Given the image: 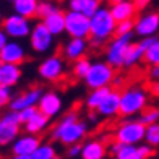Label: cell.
Segmentation results:
<instances>
[{
    "label": "cell",
    "mask_w": 159,
    "mask_h": 159,
    "mask_svg": "<svg viewBox=\"0 0 159 159\" xmlns=\"http://www.w3.org/2000/svg\"><path fill=\"white\" fill-rule=\"evenodd\" d=\"M39 109H36V107H26V109L20 111L18 112V117H20V124H26L28 120H31V117L38 112Z\"/></svg>",
    "instance_id": "obj_34"
},
{
    "label": "cell",
    "mask_w": 159,
    "mask_h": 159,
    "mask_svg": "<svg viewBox=\"0 0 159 159\" xmlns=\"http://www.w3.org/2000/svg\"><path fill=\"white\" fill-rule=\"evenodd\" d=\"M2 28L7 34L13 36V38H23L30 33V25H28V18L21 15H13L2 21Z\"/></svg>",
    "instance_id": "obj_7"
},
{
    "label": "cell",
    "mask_w": 159,
    "mask_h": 159,
    "mask_svg": "<svg viewBox=\"0 0 159 159\" xmlns=\"http://www.w3.org/2000/svg\"><path fill=\"white\" fill-rule=\"evenodd\" d=\"M65 30L71 38H89L91 33V18L81 11L70 10L65 15Z\"/></svg>",
    "instance_id": "obj_3"
},
{
    "label": "cell",
    "mask_w": 159,
    "mask_h": 159,
    "mask_svg": "<svg viewBox=\"0 0 159 159\" xmlns=\"http://www.w3.org/2000/svg\"><path fill=\"white\" fill-rule=\"evenodd\" d=\"M0 59L3 63L20 65L21 62H25V54L18 44H5V47L0 50Z\"/></svg>",
    "instance_id": "obj_15"
},
{
    "label": "cell",
    "mask_w": 159,
    "mask_h": 159,
    "mask_svg": "<svg viewBox=\"0 0 159 159\" xmlns=\"http://www.w3.org/2000/svg\"><path fill=\"white\" fill-rule=\"evenodd\" d=\"M47 122H49V115H46V114H42L41 111H38L31 117V120L26 122V130L30 133H38V132H41V130L47 125Z\"/></svg>",
    "instance_id": "obj_23"
},
{
    "label": "cell",
    "mask_w": 159,
    "mask_h": 159,
    "mask_svg": "<svg viewBox=\"0 0 159 159\" xmlns=\"http://www.w3.org/2000/svg\"><path fill=\"white\" fill-rule=\"evenodd\" d=\"M111 91H112V89H111V88H107V86L98 88V89L89 96V99H88V107H89V109L98 111V107L104 102V99L109 96V93H111Z\"/></svg>",
    "instance_id": "obj_26"
},
{
    "label": "cell",
    "mask_w": 159,
    "mask_h": 159,
    "mask_svg": "<svg viewBox=\"0 0 159 159\" xmlns=\"http://www.w3.org/2000/svg\"><path fill=\"white\" fill-rule=\"evenodd\" d=\"M39 143H41V140L36 138V136H26V138H21L15 144L13 153L15 154H28V156H31L34 151L39 148Z\"/></svg>",
    "instance_id": "obj_21"
},
{
    "label": "cell",
    "mask_w": 159,
    "mask_h": 159,
    "mask_svg": "<svg viewBox=\"0 0 159 159\" xmlns=\"http://www.w3.org/2000/svg\"><path fill=\"white\" fill-rule=\"evenodd\" d=\"M65 15H67V13H63L60 10H55V11L50 13L47 18L42 20V23L49 28V31L52 34H59L65 30Z\"/></svg>",
    "instance_id": "obj_19"
},
{
    "label": "cell",
    "mask_w": 159,
    "mask_h": 159,
    "mask_svg": "<svg viewBox=\"0 0 159 159\" xmlns=\"http://www.w3.org/2000/svg\"><path fill=\"white\" fill-rule=\"evenodd\" d=\"M84 135V124H78L76 122V115L75 114H68L59 125L55 127L52 138L60 140L65 144H71L76 140H80Z\"/></svg>",
    "instance_id": "obj_2"
},
{
    "label": "cell",
    "mask_w": 159,
    "mask_h": 159,
    "mask_svg": "<svg viewBox=\"0 0 159 159\" xmlns=\"http://www.w3.org/2000/svg\"><path fill=\"white\" fill-rule=\"evenodd\" d=\"M159 28V13H149V15L141 16L135 25V30L141 36H148L153 34Z\"/></svg>",
    "instance_id": "obj_13"
},
{
    "label": "cell",
    "mask_w": 159,
    "mask_h": 159,
    "mask_svg": "<svg viewBox=\"0 0 159 159\" xmlns=\"http://www.w3.org/2000/svg\"><path fill=\"white\" fill-rule=\"evenodd\" d=\"M120 91L112 89L109 93V96L104 99V102L98 107V112L104 114V115H111V114H117L119 107H120Z\"/></svg>",
    "instance_id": "obj_18"
},
{
    "label": "cell",
    "mask_w": 159,
    "mask_h": 159,
    "mask_svg": "<svg viewBox=\"0 0 159 159\" xmlns=\"http://www.w3.org/2000/svg\"><path fill=\"white\" fill-rule=\"evenodd\" d=\"M20 75H21V71L18 68V65L2 63V67H0V84H2V86L15 84L18 81Z\"/></svg>",
    "instance_id": "obj_17"
},
{
    "label": "cell",
    "mask_w": 159,
    "mask_h": 159,
    "mask_svg": "<svg viewBox=\"0 0 159 159\" xmlns=\"http://www.w3.org/2000/svg\"><path fill=\"white\" fill-rule=\"evenodd\" d=\"M111 13H112V16L117 23L119 21H125V20H133L135 13H136V5H135V2L124 0V2H119V3L112 5Z\"/></svg>",
    "instance_id": "obj_12"
},
{
    "label": "cell",
    "mask_w": 159,
    "mask_h": 159,
    "mask_svg": "<svg viewBox=\"0 0 159 159\" xmlns=\"http://www.w3.org/2000/svg\"><path fill=\"white\" fill-rule=\"evenodd\" d=\"M10 102V89L8 86H2L0 84V107H3L5 104Z\"/></svg>",
    "instance_id": "obj_36"
},
{
    "label": "cell",
    "mask_w": 159,
    "mask_h": 159,
    "mask_svg": "<svg viewBox=\"0 0 159 159\" xmlns=\"http://www.w3.org/2000/svg\"><path fill=\"white\" fill-rule=\"evenodd\" d=\"M114 65H106V63H96V65H91V68L86 75V83L91 88H102L107 83L112 81V78L115 75V70L112 68Z\"/></svg>",
    "instance_id": "obj_4"
},
{
    "label": "cell",
    "mask_w": 159,
    "mask_h": 159,
    "mask_svg": "<svg viewBox=\"0 0 159 159\" xmlns=\"http://www.w3.org/2000/svg\"><path fill=\"white\" fill-rule=\"evenodd\" d=\"M146 140L149 144H159V125H151L146 130Z\"/></svg>",
    "instance_id": "obj_33"
},
{
    "label": "cell",
    "mask_w": 159,
    "mask_h": 159,
    "mask_svg": "<svg viewBox=\"0 0 159 159\" xmlns=\"http://www.w3.org/2000/svg\"><path fill=\"white\" fill-rule=\"evenodd\" d=\"M7 44V38H5V31H0V50H2Z\"/></svg>",
    "instance_id": "obj_39"
},
{
    "label": "cell",
    "mask_w": 159,
    "mask_h": 159,
    "mask_svg": "<svg viewBox=\"0 0 159 159\" xmlns=\"http://www.w3.org/2000/svg\"><path fill=\"white\" fill-rule=\"evenodd\" d=\"M38 0H15V10L18 15L25 18H33L36 16L38 11Z\"/></svg>",
    "instance_id": "obj_22"
},
{
    "label": "cell",
    "mask_w": 159,
    "mask_h": 159,
    "mask_svg": "<svg viewBox=\"0 0 159 159\" xmlns=\"http://www.w3.org/2000/svg\"><path fill=\"white\" fill-rule=\"evenodd\" d=\"M144 62H148L151 65H159V41H154L143 54Z\"/></svg>",
    "instance_id": "obj_27"
},
{
    "label": "cell",
    "mask_w": 159,
    "mask_h": 159,
    "mask_svg": "<svg viewBox=\"0 0 159 159\" xmlns=\"http://www.w3.org/2000/svg\"><path fill=\"white\" fill-rule=\"evenodd\" d=\"M55 10H57V8H55L52 3H49V2H41V3L38 5V11H36V16L44 20V18H47L50 13L55 11Z\"/></svg>",
    "instance_id": "obj_32"
},
{
    "label": "cell",
    "mask_w": 159,
    "mask_h": 159,
    "mask_svg": "<svg viewBox=\"0 0 159 159\" xmlns=\"http://www.w3.org/2000/svg\"><path fill=\"white\" fill-rule=\"evenodd\" d=\"M154 41H156V39H146V41L140 42V44H128V47H127V50H125V55H124V65H132V63H135V62L144 54V50H146L151 44H153Z\"/></svg>",
    "instance_id": "obj_14"
},
{
    "label": "cell",
    "mask_w": 159,
    "mask_h": 159,
    "mask_svg": "<svg viewBox=\"0 0 159 159\" xmlns=\"http://www.w3.org/2000/svg\"><path fill=\"white\" fill-rule=\"evenodd\" d=\"M38 109H39L42 114H46V115H49V117H52V115L60 109V99H59V96L54 94V93H47V94H44V98L41 99Z\"/></svg>",
    "instance_id": "obj_20"
},
{
    "label": "cell",
    "mask_w": 159,
    "mask_h": 159,
    "mask_svg": "<svg viewBox=\"0 0 159 159\" xmlns=\"http://www.w3.org/2000/svg\"><path fill=\"white\" fill-rule=\"evenodd\" d=\"M18 125H20L18 112L16 114L13 112L0 120V144H7L15 138V135L18 133V128H20Z\"/></svg>",
    "instance_id": "obj_8"
},
{
    "label": "cell",
    "mask_w": 159,
    "mask_h": 159,
    "mask_svg": "<svg viewBox=\"0 0 159 159\" xmlns=\"http://www.w3.org/2000/svg\"><path fill=\"white\" fill-rule=\"evenodd\" d=\"M157 67H159V65H157Z\"/></svg>",
    "instance_id": "obj_46"
},
{
    "label": "cell",
    "mask_w": 159,
    "mask_h": 159,
    "mask_svg": "<svg viewBox=\"0 0 159 159\" xmlns=\"http://www.w3.org/2000/svg\"><path fill=\"white\" fill-rule=\"evenodd\" d=\"M39 73L42 78L50 80V81H57V80L62 78V62L59 57H52V59L46 60L41 65Z\"/></svg>",
    "instance_id": "obj_11"
},
{
    "label": "cell",
    "mask_w": 159,
    "mask_h": 159,
    "mask_svg": "<svg viewBox=\"0 0 159 159\" xmlns=\"http://www.w3.org/2000/svg\"><path fill=\"white\" fill-rule=\"evenodd\" d=\"M55 157V153L50 146H39L31 154V159H52Z\"/></svg>",
    "instance_id": "obj_31"
},
{
    "label": "cell",
    "mask_w": 159,
    "mask_h": 159,
    "mask_svg": "<svg viewBox=\"0 0 159 159\" xmlns=\"http://www.w3.org/2000/svg\"><path fill=\"white\" fill-rule=\"evenodd\" d=\"M11 2H15V0H11Z\"/></svg>",
    "instance_id": "obj_45"
},
{
    "label": "cell",
    "mask_w": 159,
    "mask_h": 159,
    "mask_svg": "<svg viewBox=\"0 0 159 159\" xmlns=\"http://www.w3.org/2000/svg\"><path fill=\"white\" fill-rule=\"evenodd\" d=\"M2 63H3V62H2V59H0V67H2Z\"/></svg>",
    "instance_id": "obj_43"
},
{
    "label": "cell",
    "mask_w": 159,
    "mask_h": 159,
    "mask_svg": "<svg viewBox=\"0 0 159 159\" xmlns=\"http://www.w3.org/2000/svg\"><path fill=\"white\" fill-rule=\"evenodd\" d=\"M159 117V109L154 106H148V107H143L141 109V119L140 122H143L144 125H148V124H153L154 120H157Z\"/></svg>",
    "instance_id": "obj_28"
},
{
    "label": "cell",
    "mask_w": 159,
    "mask_h": 159,
    "mask_svg": "<svg viewBox=\"0 0 159 159\" xmlns=\"http://www.w3.org/2000/svg\"><path fill=\"white\" fill-rule=\"evenodd\" d=\"M86 47V41L83 38H73V41L65 47V55L68 59H80Z\"/></svg>",
    "instance_id": "obj_25"
},
{
    "label": "cell",
    "mask_w": 159,
    "mask_h": 159,
    "mask_svg": "<svg viewBox=\"0 0 159 159\" xmlns=\"http://www.w3.org/2000/svg\"><path fill=\"white\" fill-rule=\"evenodd\" d=\"M135 2V5H136V10H143L144 7H146L151 0H133Z\"/></svg>",
    "instance_id": "obj_38"
},
{
    "label": "cell",
    "mask_w": 159,
    "mask_h": 159,
    "mask_svg": "<svg viewBox=\"0 0 159 159\" xmlns=\"http://www.w3.org/2000/svg\"><path fill=\"white\" fill-rule=\"evenodd\" d=\"M15 159H31V156H28V154H15Z\"/></svg>",
    "instance_id": "obj_40"
},
{
    "label": "cell",
    "mask_w": 159,
    "mask_h": 159,
    "mask_svg": "<svg viewBox=\"0 0 159 159\" xmlns=\"http://www.w3.org/2000/svg\"><path fill=\"white\" fill-rule=\"evenodd\" d=\"M136 23L133 20H125V21H119L117 26H115V38H120V36H125V34H130L132 28L135 26Z\"/></svg>",
    "instance_id": "obj_30"
},
{
    "label": "cell",
    "mask_w": 159,
    "mask_h": 159,
    "mask_svg": "<svg viewBox=\"0 0 159 159\" xmlns=\"http://www.w3.org/2000/svg\"><path fill=\"white\" fill-rule=\"evenodd\" d=\"M52 159H59V157H52Z\"/></svg>",
    "instance_id": "obj_44"
},
{
    "label": "cell",
    "mask_w": 159,
    "mask_h": 159,
    "mask_svg": "<svg viewBox=\"0 0 159 159\" xmlns=\"http://www.w3.org/2000/svg\"><path fill=\"white\" fill-rule=\"evenodd\" d=\"M91 2V0H70L68 5H70V10L73 11H84L86 7H88V3Z\"/></svg>",
    "instance_id": "obj_35"
},
{
    "label": "cell",
    "mask_w": 159,
    "mask_h": 159,
    "mask_svg": "<svg viewBox=\"0 0 159 159\" xmlns=\"http://www.w3.org/2000/svg\"><path fill=\"white\" fill-rule=\"evenodd\" d=\"M89 68H91L89 60L86 59V57H80V59H76V63H75V67H73V75L75 76H84L86 78Z\"/></svg>",
    "instance_id": "obj_29"
},
{
    "label": "cell",
    "mask_w": 159,
    "mask_h": 159,
    "mask_svg": "<svg viewBox=\"0 0 159 159\" xmlns=\"http://www.w3.org/2000/svg\"><path fill=\"white\" fill-rule=\"evenodd\" d=\"M115 26H117V21L114 20L111 10L99 8L91 16V33H89L91 44H99L101 41H104L111 34H114Z\"/></svg>",
    "instance_id": "obj_1"
},
{
    "label": "cell",
    "mask_w": 159,
    "mask_h": 159,
    "mask_svg": "<svg viewBox=\"0 0 159 159\" xmlns=\"http://www.w3.org/2000/svg\"><path fill=\"white\" fill-rule=\"evenodd\" d=\"M78 151H80V146H75V148H71V149H70V154H71V156H75Z\"/></svg>",
    "instance_id": "obj_41"
},
{
    "label": "cell",
    "mask_w": 159,
    "mask_h": 159,
    "mask_svg": "<svg viewBox=\"0 0 159 159\" xmlns=\"http://www.w3.org/2000/svg\"><path fill=\"white\" fill-rule=\"evenodd\" d=\"M104 144L99 141H91L83 148V159H102L104 157Z\"/></svg>",
    "instance_id": "obj_24"
},
{
    "label": "cell",
    "mask_w": 159,
    "mask_h": 159,
    "mask_svg": "<svg viewBox=\"0 0 159 159\" xmlns=\"http://www.w3.org/2000/svg\"><path fill=\"white\" fill-rule=\"evenodd\" d=\"M146 98L141 91L138 89H127L120 98V107H119V117H127V115L133 114L144 107Z\"/></svg>",
    "instance_id": "obj_5"
},
{
    "label": "cell",
    "mask_w": 159,
    "mask_h": 159,
    "mask_svg": "<svg viewBox=\"0 0 159 159\" xmlns=\"http://www.w3.org/2000/svg\"><path fill=\"white\" fill-rule=\"evenodd\" d=\"M148 89H149V93H151L153 96L159 98V83H151V84H148Z\"/></svg>",
    "instance_id": "obj_37"
},
{
    "label": "cell",
    "mask_w": 159,
    "mask_h": 159,
    "mask_svg": "<svg viewBox=\"0 0 159 159\" xmlns=\"http://www.w3.org/2000/svg\"><path fill=\"white\" fill-rule=\"evenodd\" d=\"M50 41H52V33L49 31V28L44 23H39L34 26V30L31 33V46L34 50L42 52L50 46Z\"/></svg>",
    "instance_id": "obj_9"
},
{
    "label": "cell",
    "mask_w": 159,
    "mask_h": 159,
    "mask_svg": "<svg viewBox=\"0 0 159 159\" xmlns=\"http://www.w3.org/2000/svg\"><path fill=\"white\" fill-rule=\"evenodd\" d=\"M144 133H146V128H144L143 122H132V124L122 125L117 130V133H115V141L132 144V143L140 141L144 136Z\"/></svg>",
    "instance_id": "obj_6"
},
{
    "label": "cell",
    "mask_w": 159,
    "mask_h": 159,
    "mask_svg": "<svg viewBox=\"0 0 159 159\" xmlns=\"http://www.w3.org/2000/svg\"><path fill=\"white\" fill-rule=\"evenodd\" d=\"M109 3H112V5H115V3H119V2H124V0H107Z\"/></svg>",
    "instance_id": "obj_42"
},
{
    "label": "cell",
    "mask_w": 159,
    "mask_h": 159,
    "mask_svg": "<svg viewBox=\"0 0 159 159\" xmlns=\"http://www.w3.org/2000/svg\"><path fill=\"white\" fill-rule=\"evenodd\" d=\"M128 39H130V34L115 38L114 44L109 49V63L111 65H114V67L124 65V55H125V50L128 47Z\"/></svg>",
    "instance_id": "obj_10"
},
{
    "label": "cell",
    "mask_w": 159,
    "mask_h": 159,
    "mask_svg": "<svg viewBox=\"0 0 159 159\" xmlns=\"http://www.w3.org/2000/svg\"><path fill=\"white\" fill-rule=\"evenodd\" d=\"M39 94H41V89L39 88L30 89L28 93L21 94L20 98H16L15 101H13V102H11V109L13 111H23V109H26V107H33V104L38 102Z\"/></svg>",
    "instance_id": "obj_16"
}]
</instances>
